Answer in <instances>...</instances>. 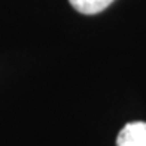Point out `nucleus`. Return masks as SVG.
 I'll use <instances>...</instances> for the list:
<instances>
[{"label": "nucleus", "instance_id": "f257e3e1", "mask_svg": "<svg viewBox=\"0 0 146 146\" xmlns=\"http://www.w3.org/2000/svg\"><path fill=\"white\" fill-rule=\"evenodd\" d=\"M116 146H146V122H128L119 131Z\"/></svg>", "mask_w": 146, "mask_h": 146}, {"label": "nucleus", "instance_id": "f03ea898", "mask_svg": "<svg viewBox=\"0 0 146 146\" xmlns=\"http://www.w3.org/2000/svg\"><path fill=\"white\" fill-rule=\"evenodd\" d=\"M70 5L84 15H94L104 11L113 0H69Z\"/></svg>", "mask_w": 146, "mask_h": 146}]
</instances>
